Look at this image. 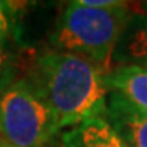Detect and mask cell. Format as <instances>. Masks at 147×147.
Here are the masks:
<instances>
[{
    "mask_svg": "<svg viewBox=\"0 0 147 147\" xmlns=\"http://www.w3.org/2000/svg\"><path fill=\"white\" fill-rule=\"evenodd\" d=\"M134 15L128 8H93L71 2L57 18L50 42L56 51L89 59L107 75L113 53Z\"/></svg>",
    "mask_w": 147,
    "mask_h": 147,
    "instance_id": "2",
    "label": "cell"
},
{
    "mask_svg": "<svg viewBox=\"0 0 147 147\" xmlns=\"http://www.w3.org/2000/svg\"><path fill=\"white\" fill-rule=\"evenodd\" d=\"M50 107L27 80L0 93V135L18 147H47L59 132Z\"/></svg>",
    "mask_w": 147,
    "mask_h": 147,
    "instance_id": "3",
    "label": "cell"
},
{
    "mask_svg": "<svg viewBox=\"0 0 147 147\" xmlns=\"http://www.w3.org/2000/svg\"><path fill=\"white\" fill-rule=\"evenodd\" d=\"M126 56L137 63H147V15L138 17L126 45Z\"/></svg>",
    "mask_w": 147,
    "mask_h": 147,
    "instance_id": "7",
    "label": "cell"
},
{
    "mask_svg": "<svg viewBox=\"0 0 147 147\" xmlns=\"http://www.w3.org/2000/svg\"><path fill=\"white\" fill-rule=\"evenodd\" d=\"M17 75V66L14 56L6 50L5 45H0V93H3L14 83Z\"/></svg>",
    "mask_w": 147,
    "mask_h": 147,
    "instance_id": "8",
    "label": "cell"
},
{
    "mask_svg": "<svg viewBox=\"0 0 147 147\" xmlns=\"http://www.w3.org/2000/svg\"><path fill=\"white\" fill-rule=\"evenodd\" d=\"M59 147H128L105 117H95L63 134Z\"/></svg>",
    "mask_w": 147,
    "mask_h": 147,
    "instance_id": "6",
    "label": "cell"
},
{
    "mask_svg": "<svg viewBox=\"0 0 147 147\" xmlns=\"http://www.w3.org/2000/svg\"><path fill=\"white\" fill-rule=\"evenodd\" d=\"M107 86L134 108L147 113V63L125 65L111 71Z\"/></svg>",
    "mask_w": 147,
    "mask_h": 147,
    "instance_id": "5",
    "label": "cell"
},
{
    "mask_svg": "<svg viewBox=\"0 0 147 147\" xmlns=\"http://www.w3.org/2000/svg\"><path fill=\"white\" fill-rule=\"evenodd\" d=\"M14 3L2 2L0 0V45H5L6 39L12 33V23H14Z\"/></svg>",
    "mask_w": 147,
    "mask_h": 147,
    "instance_id": "9",
    "label": "cell"
},
{
    "mask_svg": "<svg viewBox=\"0 0 147 147\" xmlns=\"http://www.w3.org/2000/svg\"><path fill=\"white\" fill-rule=\"evenodd\" d=\"M0 147H18V146H14V144L8 143V141H6V140L0 138Z\"/></svg>",
    "mask_w": 147,
    "mask_h": 147,
    "instance_id": "10",
    "label": "cell"
},
{
    "mask_svg": "<svg viewBox=\"0 0 147 147\" xmlns=\"http://www.w3.org/2000/svg\"><path fill=\"white\" fill-rule=\"evenodd\" d=\"M30 83L50 107L60 129L107 113V74L86 57L45 51L36 59Z\"/></svg>",
    "mask_w": 147,
    "mask_h": 147,
    "instance_id": "1",
    "label": "cell"
},
{
    "mask_svg": "<svg viewBox=\"0 0 147 147\" xmlns=\"http://www.w3.org/2000/svg\"><path fill=\"white\" fill-rule=\"evenodd\" d=\"M128 147H147V113H143L116 93L107 104L104 116Z\"/></svg>",
    "mask_w": 147,
    "mask_h": 147,
    "instance_id": "4",
    "label": "cell"
},
{
    "mask_svg": "<svg viewBox=\"0 0 147 147\" xmlns=\"http://www.w3.org/2000/svg\"><path fill=\"white\" fill-rule=\"evenodd\" d=\"M141 11L144 12V15H147V2L141 3Z\"/></svg>",
    "mask_w": 147,
    "mask_h": 147,
    "instance_id": "11",
    "label": "cell"
}]
</instances>
